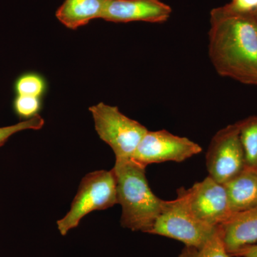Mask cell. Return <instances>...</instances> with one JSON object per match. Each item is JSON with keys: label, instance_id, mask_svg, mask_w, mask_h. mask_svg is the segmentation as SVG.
I'll return each mask as SVG.
<instances>
[{"label": "cell", "instance_id": "3", "mask_svg": "<svg viewBox=\"0 0 257 257\" xmlns=\"http://www.w3.org/2000/svg\"><path fill=\"white\" fill-rule=\"evenodd\" d=\"M217 227L209 226L194 216L183 188H180L175 199L164 200L162 210L148 234L166 236L184 243L185 246L199 248L212 237Z\"/></svg>", "mask_w": 257, "mask_h": 257}, {"label": "cell", "instance_id": "15", "mask_svg": "<svg viewBox=\"0 0 257 257\" xmlns=\"http://www.w3.org/2000/svg\"><path fill=\"white\" fill-rule=\"evenodd\" d=\"M257 15V0H231L228 4L214 8L210 13V19L232 16L255 17Z\"/></svg>", "mask_w": 257, "mask_h": 257}, {"label": "cell", "instance_id": "2", "mask_svg": "<svg viewBox=\"0 0 257 257\" xmlns=\"http://www.w3.org/2000/svg\"><path fill=\"white\" fill-rule=\"evenodd\" d=\"M145 170L146 167L132 158L116 160L113 167L118 204L122 208L121 226L148 234L162 210L164 200L152 192Z\"/></svg>", "mask_w": 257, "mask_h": 257}, {"label": "cell", "instance_id": "6", "mask_svg": "<svg viewBox=\"0 0 257 257\" xmlns=\"http://www.w3.org/2000/svg\"><path fill=\"white\" fill-rule=\"evenodd\" d=\"M206 166L209 177L223 184L246 167L238 122L219 130L211 139L206 155Z\"/></svg>", "mask_w": 257, "mask_h": 257}, {"label": "cell", "instance_id": "8", "mask_svg": "<svg viewBox=\"0 0 257 257\" xmlns=\"http://www.w3.org/2000/svg\"><path fill=\"white\" fill-rule=\"evenodd\" d=\"M189 209L194 216L213 227H217L234 213L224 184L208 177L194 184L190 189L183 188Z\"/></svg>", "mask_w": 257, "mask_h": 257}, {"label": "cell", "instance_id": "19", "mask_svg": "<svg viewBox=\"0 0 257 257\" xmlns=\"http://www.w3.org/2000/svg\"><path fill=\"white\" fill-rule=\"evenodd\" d=\"M230 255L233 257H257V243L243 246Z\"/></svg>", "mask_w": 257, "mask_h": 257}, {"label": "cell", "instance_id": "13", "mask_svg": "<svg viewBox=\"0 0 257 257\" xmlns=\"http://www.w3.org/2000/svg\"><path fill=\"white\" fill-rule=\"evenodd\" d=\"M246 166L257 167V116L237 121Z\"/></svg>", "mask_w": 257, "mask_h": 257}, {"label": "cell", "instance_id": "7", "mask_svg": "<svg viewBox=\"0 0 257 257\" xmlns=\"http://www.w3.org/2000/svg\"><path fill=\"white\" fill-rule=\"evenodd\" d=\"M202 152V147L167 130L147 131L132 159L147 167L151 164L182 162Z\"/></svg>", "mask_w": 257, "mask_h": 257}, {"label": "cell", "instance_id": "1", "mask_svg": "<svg viewBox=\"0 0 257 257\" xmlns=\"http://www.w3.org/2000/svg\"><path fill=\"white\" fill-rule=\"evenodd\" d=\"M209 56L219 75L257 85V20L253 17L210 19Z\"/></svg>", "mask_w": 257, "mask_h": 257}, {"label": "cell", "instance_id": "9", "mask_svg": "<svg viewBox=\"0 0 257 257\" xmlns=\"http://www.w3.org/2000/svg\"><path fill=\"white\" fill-rule=\"evenodd\" d=\"M172 9L161 0H107L101 19L115 23H164Z\"/></svg>", "mask_w": 257, "mask_h": 257}, {"label": "cell", "instance_id": "14", "mask_svg": "<svg viewBox=\"0 0 257 257\" xmlns=\"http://www.w3.org/2000/svg\"><path fill=\"white\" fill-rule=\"evenodd\" d=\"M179 257H233L225 248L219 226L215 234L201 247L185 246Z\"/></svg>", "mask_w": 257, "mask_h": 257}, {"label": "cell", "instance_id": "16", "mask_svg": "<svg viewBox=\"0 0 257 257\" xmlns=\"http://www.w3.org/2000/svg\"><path fill=\"white\" fill-rule=\"evenodd\" d=\"M46 82L40 74H23L15 83V90L18 95L35 96L40 98L46 91Z\"/></svg>", "mask_w": 257, "mask_h": 257}, {"label": "cell", "instance_id": "10", "mask_svg": "<svg viewBox=\"0 0 257 257\" xmlns=\"http://www.w3.org/2000/svg\"><path fill=\"white\" fill-rule=\"evenodd\" d=\"M225 248L229 254L257 241V207L234 213L219 225Z\"/></svg>", "mask_w": 257, "mask_h": 257}, {"label": "cell", "instance_id": "12", "mask_svg": "<svg viewBox=\"0 0 257 257\" xmlns=\"http://www.w3.org/2000/svg\"><path fill=\"white\" fill-rule=\"evenodd\" d=\"M107 0H64L56 12V18L71 30L87 25L95 19H101Z\"/></svg>", "mask_w": 257, "mask_h": 257}, {"label": "cell", "instance_id": "11", "mask_svg": "<svg viewBox=\"0 0 257 257\" xmlns=\"http://www.w3.org/2000/svg\"><path fill=\"white\" fill-rule=\"evenodd\" d=\"M224 185L233 213L257 207V167L246 166Z\"/></svg>", "mask_w": 257, "mask_h": 257}, {"label": "cell", "instance_id": "18", "mask_svg": "<svg viewBox=\"0 0 257 257\" xmlns=\"http://www.w3.org/2000/svg\"><path fill=\"white\" fill-rule=\"evenodd\" d=\"M45 120L40 114L28 120H24L18 124L0 127V147L5 145L10 137L19 132L26 130H38L43 127Z\"/></svg>", "mask_w": 257, "mask_h": 257}, {"label": "cell", "instance_id": "4", "mask_svg": "<svg viewBox=\"0 0 257 257\" xmlns=\"http://www.w3.org/2000/svg\"><path fill=\"white\" fill-rule=\"evenodd\" d=\"M116 204L117 188L113 169L90 172L81 181L68 212L57 221V229L62 236H65L70 230L77 227L89 213L104 210Z\"/></svg>", "mask_w": 257, "mask_h": 257}, {"label": "cell", "instance_id": "5", "mask_svg": "<svg viewBox=\"0 0 257 257\" xmlns=\"http://www.w3.org/2000/svg\"><path fill=\"white\" fill-rule=\"evenodd\" d=\"M96 133L114 152L116 160L131 159L148 130L121 113L118 107L100 102L91 106Z\"/></svg>", "mask_w": 257, "mask_h": 257}, {"label": "cell", "instance_id": "17", "mask_svg": "<svg viewBox=\"0 0 257 257\" xmlns=\"http://www.w3.org/2000/svg\"><path fill=\"white\" fill-rule=\"evenodd\" d=\"M15 112L21 119L28 120L39 115L42 109L40 98L18 95L14 101Z\"/></svg>", "mask_w": 257, "mask_h": 257}, {"label": "cell", "instance_id": "20", "mask_svg": "<svg viewBox=\"0 0 257 257\" xmlns=\"http://www.w3.org/2000/svg\"><path fill=\"white\" fill-rule=\"evenodd\" d=\"M255 18H256V20H257V15H256V17H255Z\"/></svg>", "mask_w": 257, "mask_h": 257}]
</instances>
